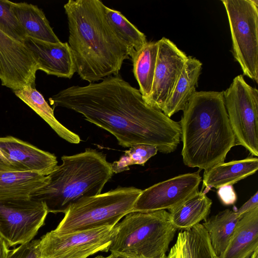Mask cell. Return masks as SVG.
<instances>
[{"label":"cell","instance_id":"cell-25","mask_svg":"<svg viewBox=\"0 0 258 258\" xmlns=\"http://www.w3.org/2000/svg\"><path fill=\"white\" fill-rule=\"evenodd\" d=\"M241 217L238 215L236 211L227 209L206 219L202 224L218 256L226 248Z\"/></svg>","mask_w":258,"mask_h":258},{"label":"cell","instance_id":"cell-3","mask_svg":"<svg viewBox=\"0 0 258 258\" xmlns=\"http://www.w3.org/2000/svg\"><path fill=\"white\" fill-rule=\"evenodd\" d=\"M182 111L179 123L184 165L206 170L224 162L236 142L223 91H196Z\"/></svg>","mask_w":258,"mask_h":258},{"label":"cell","instance_id":"cell-13","mask_svg":"<svg viewBox=\"0 0 258 258\" xmlns=\"http://www.w3.org/2000/svg\"><path fill=\"white\" fill-rule=\"evenodd\" d=\"M57 166L54 154L12 136L0 137V171L32 172L47 176Z\"/></svg>","mask_w":258,"mask_h":258},{"label":"cell","instance_id":"cell-17","mask_svg":"<svg viewBox=\"0 0 258 258\" xmlns=\"http://www.w3.org/2000/svg\"><path fill=\"white\" fill-rule=\"evenodd\" d=\"M202 70V63L196 57L188 56L176 82L162 111L168 117L183 110L196 92Z\"/></svg>","mask_w":258,"mask_h":258},{"label":"cell","instance_id":"cell-15","mask_svg":"<svg viewBox=\"0 0 258 258\" xmlns=\"http://www.w3.org/2000/svg\"><path fill=\"white\" fill-rule=\"evenodd\" d=\"M23 43L31 52L38 70L47 75L71 79L76 72L68 42L52 43L27 36Z\"/></svg>","mask_w":258,"mask_h":258},{"label":"cell","instance_id":"cell-22","mask_svg":"<svg viewBox=\"0 0 258 258\" xmlns=\"http://www.w3.org/2000/svg\"><path fill=\"white\" fill-rule=\"evenodd\" d=\"M212 204L203 190L198 191L181 205L169 211L170 220L177 230H188L205 220Z\"/></svg>","mask_w":258,"mask_h":258},{"label":"cell","instance_id":"cell-11","mask_svg":"<svg viewBox=\"0 0 258 258\" xmlns=\"http://www.w3.org/2000/svg\"><path fill=\"white\" fill-rule=\"evenodd\" d=\"M200 171L176 176L142 190L133 211H170L177 208L198 191Z\"/></svg>","mask_w":258,"mask_h":258},{"label":"cell","instance_id":"cell-6","mask_svg":"<svg viewBox=\"0 0 258 258\" xmlns=\"http://www.w3.org/2000/svg\"><path fill=\"white\" fill-rule=\"evenodd\" d=\"M142 190L121 187L99 195L84 197L72 204L56 228L57 233H66L102 226H114L133 211Z\"/></svg>","mask_w":258,"mask_h":258},{"label":"cell","instance_id":"cell-36","mask_svg":"<svg viewBox=\"0 0 258 258\" xmlns=\"http://www.w3.org/2000/svg\"><path fill=\"white\" fill-rule=\"evenodd\" d=\"M94 258H104V256L102 255H97V256L95 257Z\"/></svg>","mask_w":258,"mask_h":258},{"label":"cell","instance_id":"cell-28","mask_svg":"<svg viewBox=\"0 0 258 258\" xmlns=\"http://www.w3.org/2000/svg\"><path fill=\"white\" fill-rule=\"evenodd\" d=\"M0 30L14 40L24 42L26 32L13 13L11 1L0 0Z\"/></svg>","mask_w":258,"mask_h":258},{"label":"cell","instance_id":"cell-5","mask_svg":"<svg viewBox=\"0 0 258 258\" xmlns=\"http://www.w3.org/2000/svg\"><path fill=\"white\" fill-rule=\"evenodd\" d=\"M109 250L128 258H155L166 254L177 229L166 210L132 211L114 226Z\"/></svg>","mask_w":258,"mask_h":258},{"label":"cell","instance_id":"cell-20","mask_svg":"<svg viewBox=\"0 0 258 258\" xmlns=\"http://www.w3.org/2000/svg\"><path fill=\"white\" fill-rule=\"evenodd\" d=\"M13 13L24 29L26 36L52 43L60 42L41 9L27 3L11 2Z\"/></svg>","mask_w":258,"mask_h":258},{"label":"cell","instance_id":"cell-12","mask_svg":"<svg viewBox=\"0 0 258 258\" xmlns=\"http://www.w3.org/2000/svg\"><path fill=\"white\" fill-rule=\"evenodd\" d=\"M37 64L29 49L0 30V80L14 90L35 87Z\"/></svg>","mask_w":258,"mask_h":258},{"label":"cell","instance_id":"cell-31","mask_svg":"<svg viewBox=\"0 0 258 258\" xmlns=\"http://www.w3.org/2000/svg\"><path fill=\"white\" fill-rule=\"evenodd\" d=\"M258 207V191H257L247 202L236 211L239 217Z\"/></svg>","mask_w":258,"mask_h":258},{"label":"cell","instance_id":"cell-8","mask_svg":"<svg viewBox=\"0 0 258 258\" xmlns=\"http://www.w3.org/2000/svg\"><path fill=\"white\" fill-rule=\"evenodd\" d=\"M225 105L236 145H241L253 156H258V90L243 76L233 80L223 91Z\"/></svg>","mask_w":258,"mask_h":258},{"label":"cell","instance_id":"cell-30","mask_svg":"<svg viewBox=\"0 0 258 258\" xmlns=\"http://www.w3.org/2000/svg\"><path fill=\"white\" fill-rule=\"evenodd\" d=\"M217 195L221 203L226 206L233 205L237 201V195L232 185L219 187Z\"/></svg>","mask_w":258,"mask_h":258},{"label":"cell","instance_id":"cell-10","mask_svg":"<svg viewBox=\"0 0 258 258\" xmlns=\"http://www.w3.org/2000/svg\"><path fill=\"white\" fill-rule=\"evenodd\" d=\"M114 226H102L66 233L53 230L40 239L41 258H88L98 252H108Z\"/></svg>","mask_w":258,"mask_h":258},{"label":"cell","instance_id":"cell-16","mask_svg":"<svg viewBox=\"0 0 258 258\" xmlns=\"http://www.w3.org/2000/svg\"><path fill=\"white\" fill-rule=\"evenodd\" d=\"M258 249V207L243 215L218 258H249Z\"/></svg>","mask_w":258,"mask_h":258},{"label":"cell","instance_id":"cell-19","mask_svg":"<svg viewBox=\"0 0 258 258\" xmlns=\"http://www.w3.org/2000/svg\"><path fill=\"white\" fill-rule=\"evenodd\" d=\"M167 258H218L202 224L178 233Z\"/></svg>","mask_w":258,"mask_h":258},{"label":"cell","instance_id":"cell-29","mask_svg":"<svg viewBox=\"0 0 258 258\" xmlns=\"http://www.w3.org/2000/svg\"><path fill=\"white\" fill-rule=\"evenodd\" d=\"M40 241L36 239L21 244L10 250L7 258H41Z\"/></svg>","mask_w":258,"mask_h":258},{"label":"cell","instance_id":"cell-21","mask_svg":"<svg viewBox=\"0 0 258 258\" xmlns=\"http://www.w3.org/2000/svg\"><path fill=\"white\" fill-rule=\"evenodd\" d=\"M15 94L25 103L44 120L62 139L72 144H79V136L65 127L54 116V109L45 101L43 95L35 87L26 86L14 90Z\"/></svg>","mask_w":258,"mask_h":258},{"label":"cell","instance_id":"cell-33","mask_svg":"<svg viewBox=\"0 0 258 258\" xmlns=\"http://www.w3.org/2000/svg\"><path fill=\"white\" fill-rule=\"evenodd\" d=\"M104 258H128V257H126L117 255L116 254H113L111 253L108 256L104 257Z\"/></svg>","mask_w":258,"mask_h":258},{"label":"cell","instance_id":"cell-9","mask_svg":"<svg viewBox=\"0 0 258 258\" xmlns=\"http://www.w3.org/2000/svg\"><path fill=\"white\" fill-rule=\"evenodd\" d=\"M45 205L30 197L0 200V236L9 247L32 241L44 225Z\"/></svg>","mask_w":258,"mask_h":258},{"label":"cell","instance_id":"cell-7","mask_svg":"<svg viewBox=\"0 0 258 258\" xmlns=\"http://www.w3.org/2000/svg\"><path fill=\"white\" fill-rule=\"evenodd\" d=\"M230 30L233 55L243 75L258 83V1L222 0Z\"/></svg>","mask_w":258,"mask_h":258},{"label":"cell","instance_id":"cell-27","mask_svg":"<svg viewBox=\"0 0 258 258\" xmlns=\"http://www.w3.org/2000/svg\"><path fill=\"white\" fill-rule=\"evenodd\" d=\"M157 148L152 145L137 144L124 151L118 161L111 163L113 172L118 173L130 169L129 166L138 164L144 166L146 162L155 156Z\"/></svg>","mask_w":258,"mask_h":258},{"label":"cell","instance_id":"cell-14","mask_svg":"<svg viewBox=\"0 0 258 258\" xmlns=\"http://www.w3.org/2000/svg\"><path fill=\"white\" fill-rule=\"evenodd\" d=\"M158 42V53L152 90L145 100L150 106L162 110L188 56L168 38L162 37Z\"/></svg>","mask_w":258,"mask_h":258},{"label":"cell","instance_id":"cell-4","mask_svg":"<svg viewBox=\"0 0 258 258\" xmlns=\"http://www.w3.org/2000/svg\"><path fill=\"white\" fill-rule=\"evenodd\" d=\"M61 159V164L47 175L46 183L30 195L43 202L48 213H64L79 199L101 194L113 173L106 155L95 149L63 155Z\"/></svg>","mask_w":258,"mask_h":258},{"label":"cell","instance_id":"cell-26","mask_svg":"<svg viewBox=\"0 0 258 258\" xmlns=\"http://www.w3.org/2000/svg\"><path fill=\"white\" fill-rule=\"evenodd\" d=\"M107 20L118 37L127 47L130 56L148 42L146 36L130 22L120 12L106 6Z\"/></svg>","mask_w":258,"mask_h":258},{"label":"cell","instance_id":"cell-2","mask_svg":"<svg viewBox=\"0 0 258 258\" xmlns=\"http://www.w3.org/2000/svg\"><path fill=\"white\" fill-rule=\"evenodd\" d=\"M63 7L68 43L80 77L90 83L118 75L130 52L109 24L106 6L99 0H69Z\"/></svg>","mask_w":258,"mask_h":258},{"label":"cell","instance_id":"cell-18","mask_svg":"<svg viewBox=\"0 0 258 258\" xmlns=\"http://www.w3.org/2000/svg\"><path fill=\"white\" fill-rule=\"evenodd\" d=\"M257 169V157L219 163L204 171L201 190L205 188L204 191L206 193L212 187L218 189L224 185H233L253 174Z\"/></svg>","mask_w":258,"mask_h":258},{"label":"cell","instance_id":"cell-24","mask_svg":"<svg viewBox=\"0 0 258 258\" xmlns=\"http://www.w3.org/2000/svg\"><path fill=\"white\" fill-rule=\"evenodd\" d=\"M47 180V176L35 172L0 171V200L30 197Z\"/></svg>","mask_w":258,"mask_h":258},{"label":"cell","instance_id":"cell-1","mask_svg":"<svg viewBox=\"0 0 258 258\" xmlns=\"http://www.w3.org/2000/svg\"><path fill=\"white\" fill-rule=\"evenodd\" d=\"M102 80L63 89L49 98L50 104L53 109L63 107L81 114L123 147L147 144L164 154L176 149L181 134L179 122L149 105L139 89L119 75Z\"/></svg>","mask_w":258,"mask_h":258},{"label":"cell","instance_id":"cell-32","mask_svg":"<svg viewBox=\"0 0 258 258\" xmlns=\"http://www.w3.org/2000/svg\"><path fill=\"white\" fill-rule=\"evenodd\" d=\"M9 247L6 242L0 236V258H7L10 251Z\"/></svg>","mask_w":258,"mask_h":258},{"label":"cell","instance_id":"cell-35","mask_svg":"<svg viewBox=\"0 0 258 258\" xmlns=\"http://www.w3.org/2000/svg\"><path fill=\"white\" fill-rule=\"evenodd\" d=\"M155 258H167V255L165 254H164L161 256L155 257Z\"/></svg>","mask_w":258,"mask_h":258},{"label":"cell","instance_id":"cell-23","mask_svg":"<svg viewBox=\"0 0 258 258\" xmlns=\"http://www.w3.org/2000/svg\"><path fill=\"white\" fill-rule=\"evenodd\" d=\"M158 49V41H148L130 56L133 61L134 75L145 100L149 96L151 92Z\"/></svg>","mask_w":258,"mask_h":258},{"label":"cell","instance_id":"cell-34","mask_svg":"<svg viewBox=\"0 0 258 258\" xmlns=\"http://www.w3.org/2000/svg\"><path fill=\"white\" fill-rule=\"evenodd\" d=\"M249 258H258V249L253 252Z\"/></svg>","mask_w":258,"mask_h":258}]
</instances>
